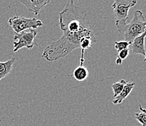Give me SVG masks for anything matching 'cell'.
<instances>
[{
  "instance_id": "1",
  "label": "cell",
  "mask_w": 146,
  "mask_h": 126,
  "mask_svg": "<svg viewBox=\"0 0 146 126\" xmlns=\"http://www.w3.org/2000/svg\"><path fill=\"white\" fill-rule=\"evenodd\" d=\"M86 18L87 13L76 6L73 0L68 2L59 13V26L63 35L47 46L42 56L48 61H55L80 48L82 38L94 34Z\"/></svg>"
},
{
  "instance_id": "2",
  "label": "cell",
  "mask_w": 146,
  "mask_h": 126,
  "mask_svg": "<svg viewBox=\"0 0 146 126\" xmlns=\"http://www.w3.org/2000/svg\"><path fill=\"white\" fill-rule=\"evenodd\" d=\"M118 31L124 38V41L132 43V41L146 31V21L143 12L136 10L131 21H116Z\"/></svg>"
},
{
  "instance_id": "3",
  "label": "cell",
  "mask_w": 146,
  "mask_h": 126,
  "mask_svg": "<svg viewBox=\"0 0 146 126\" xmlns=\"http://www.w3.org/2000/svg\"><path fill=\"white\" fill-rule=\"evenodd\" d=\"M37 31L36 29H28L26 31L15 34L14 36L13 42V52L17 53L20 49L26 47L27 49L33 48L34 46H37L36 42Z\"/></svg>"
},
{
  "instance_id": "4",
  "label": "cell",
  "mask_w": 146,
  "mask_h": 126,
  "mask_svg": "<svg viewBox=\"0 0 146 126\" xmlns=\"http://www.w3.org/2000/svg\"><path fill=\"white\" fill-rule=\"evenodd\" d=\"M8 23L11 26L15 34H18L28 29H36L43 26L40 20L36 18H25L19 15H15L8 20Z\"/></svg>"
},
{
  "instance_id": "5",
  "label": "cell",
  "mask_w": 146,
  "mask_h": 126,
  "mask_svg": "<svg viewBox=\"0 0 146 126\" xmlns=\"http://www.w3.org/2000/svg\"><path fill=\"white\" fill-rule=\"evenodd\" d=\"M136 4V0H116L112 5L113 13L116 21H128L129 10Z\"/></svg>"
},
{
  "instance_id": "6",
  "label": "cell",
  "mask_w": 146,
  "mask_h": 126,
  "mask_svg": "<svg viewBox=\"0 0 146 126\" xmlns=\"http://www.w3.org/2000/svg\"><path fill=\"white\" fill-rule=\"evenodd\" d=\"M52 2L51 0H27L21 1V3L24 5L30 12L34 13L36 15H38L41 9Z\"/></svg>"
},
{
  "instance_id": "7",
  "label": "cell",
  "mask_w": 146,
  "mask_h": 126,
  "mask_svg": "<svg viewBox=\"0 0 146 126\" xmlns=\"http://www.w3.org/2000/svg\"><path fill=\"white\" fill-rule=\"evenodd\" d=\"M146 37V31L141 35L138 36L132 42L130 47L132 53L135 54H140V55H145L146 51L145 48V38Z\"/></svg>"
},
{
  "instance_id": "8",
  "label": "cell",
  "mask_w": 146,
  "mask_h": 126,
  "mask_svg": "<svg viewBox=\"0 0 146 126\" xmlns=\"http://www.w3.org/2000/svg\"><path fill=\"white\" fill-rule=\"evenodd\" d=\"M135 86V83H128V82H127L126 84L124 85V88L121 92V93L118 96H116V98H114L113 101V104H120V103H121L122 102L124 101V99L129 95L130 93L132 92Z\"/></svg>"
},
{
  "instance_id": "9",
  "label": "cell",
  "mask_w": 146,
  "mask_h": 126,
  "mask_svg": "<svg viewBox=\"0 0 146 126\" xmlns=\"http://www.w3.org/2000/svg\"><path fill=\"white\" fill-rule=\"evenodd\" d=\"M15 61H16V58L13 57L5 62L0 61V81L11 72L13 64Z\"/></svg>"
},
{
  "instance_id": "10",
  "label": "cell",
  "mask_w": 146,
  "mask_h": 126,
  "mask_svg": "<svg viewBox=\"0 0 146 126\" xmlns=\"http://www.w3.org/2000/svg\"><path fill=\"white\" fill-rule=\"evenodd\" d=\"M73 76L76 80L82 82L87 79L89 76V71L84 66H78L73 72Z\"/></svg>"
},
{
  "instance_id": "11",
  "label": "cell",
  "mask_w": 146,
  "mask_h": 126,
  "mask_svg": "<svg viewBox=\"0 0 146 126\" xmlns=\"http://www.w3.org/2000/svg\"><path fill=\"white\" fill-rule=\"evenodd\" d=\"M126 83H127V81H125L124 79H121V80H120L118 83H115L114 84H113L111 85L113 91L114 98H116V96H118L121 93V92L123 88H124V86L126 84Z\"/></svg>"
},
{
  "instance_id": "12",
  "label": "cell",
  "mask_w": 146,
  "mask_h": 126,
  "mask_svg": "<svg viewBox=\"0 0 146 126\" xmlns=\"http://www.w3.org/2000/svg\"><path fill=\"white\" fill-rule=\"evenodd\" d=\"M141 112L140 113H135V118L138 121L140 122V124L143 126H146V110L142 107L141 105L139 106Z\"/></svg>"
},
{
  "instance_id": "13",
  "label": "cell",
  "mask_w": 146,
  "mask_h": 126,
  "mask_svg": "<svg viewBox=\"0 0 146 126\" xmlns=\"http://www.w3.org/2000/svg\"><path fill=\"white\" fill-rule=\"evenodd\" d=\"M131 43L128 42H126V41H120V42H115L114 43V46H115V48L117 50L118 52H120L123 50H125V49L129 48V47L130 46Z\"/></svg>"
},
{
  "instance_id": "14",
  "label": "cell",
  "mask_w": 146,
  "mask_h": 126,
  "mask_svg": "<svg viewBox=\"0 0 146 126\" xmlns=\"http://www.w3.org/2000/svg\"><path fill=\"white\" fill-rule=\"evenodd\" d=\"M129 48L125 49V50H121V51L119 52V54H118L117 58H120L121 60L123 61L127 58V56L129 55Z\"/></svg>"
},
{
  "instance_id": "15",
  "label": "cell",
  "mask_w": 146,
  "mask_h": 126,
  "mask_svg": "<svg viewBox=\"0 0 146 126\" xmlns=\"http://www.w3.org/2000/svg\"><path fill=\"white\" fill-rule=\"evenodd\" d=\"M116 63L117 65H121L122 63V60H121L120 58H117L116 60Z\"/></svg>"
},
{
  "instance_id": "16",
  "label": "cell",
  "mask_w": 146,
  "mask_h": 126,
  "mask_svg": "<svg viewBox=\"0 0 146 126\" xmlns=\"http://www.w3.org/2000/svg\"><path fill=\"white\" fill-rule=\"evenodd\" d=\"M144 61H146V53H145V59H144Z\"/></svg>"
}]
</instances>
